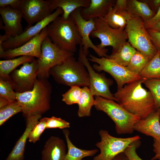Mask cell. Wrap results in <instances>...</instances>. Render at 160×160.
I'll use <instances>...</instances> for the list:
<instances>
[{"mask_svg":"<svg viewBox=\"0 0 160 160\" xmlns=\"http://www.w3.org/2000/svg\"><path fill=\"white\" fill-rule=\"evenodd\" d=\"M145 79L126 84L113 94L116 102L140 119L145 118L157 109L151 93L143 87Z\"/></svg>","mask_w":160,"mask_h":160,"instance_id":"1","label":"cell"},{"mask_svg":"<svg viewBox=\"0 0 160 160\" xmlns=\"http://www.w3.org/2000/svg\"><path fill=\"white\" fill-rule=\"evenodd\" d=\"M95 25V30L92 32L90 36L97 38L100 43L97 45L100 49H103L107 46L112 47V52L119 48L127 41L128 39L125 30L121 31L113 28L107 23L104 17L94 19Z\"/></svg>","mask_w":160,"mask_h":160,"instance_id":"10","label":"cell"},{"mask_svg":"<svg viewBox=\"0 0 160 160\" xmlns=\"http://www.w3.org/2000/svg\"><path fill=\"white\" fill-rule=\"evenodd\" d=\"M160 32V21L155 23L150 28Z\"/></svg>","mask_w":160,"mask_h":160,"instance_id":"45","label":"cell"},{"mask_svg":"<svg viewBox=\"0 0 160 160\" xmlns=\"http://www.w3.org/2000/svg\"><path fill=\"white\" fill-rule=\"evenodd\" d=\"M143 84L148 89L156 108H160V79H145Z\"/></svg>","mask_w":160,"mask_h":160,"instance_id":"32","label":"cell"},{"mask_svg":"<svg viewBox=\"0 0 160 160\" xmlns=\"http://www.w3.org/2000/svg\"><path fill=\"white\" fill-rule=\"evenodd\" d=\"M81 8H78L71 14L70 16L76 24L81 38V44L83 52L87 56L89 54V49H92L100 57H108L107 54L108 50L105 48L103 49L99 48L94 44L91 40L89 36L92 32L95 29V23L94 19L86 20L82 17L81 14Z\"/></svg>","mask_w":160,"mask_h":160,"instance_id":"13","label":"cell"},{"mask_svg":"<svg viewBox=\"0 0 160 160\" xmlns=\"http://www.w3.org/2000/svg\"><path fill=\"white\" fill-rule=\"evenodd\" d=\"M0 14L4 24L0 25V29L5 31L4 35L7 39L23 32L21 24L23 16L19 9L9 6L0 8Z\"/></svg>","mask_w":160,"mask_h":160,"instance_id":"17","label":"cell"},{"mask_svg":"<svg viewBox=\"0 0 160 160\" xmlns=\"http://www.w3.org/2000/svg\"><path fill=\"white\" fill-rule=\"evenodd\" d=\"M74 55V53L58 48L47 36L42 44L41 57L36 59L38 70L37 78L47 79L50 76L49 71L52 68Z\"/></svg>","mask_w":160,"mask_h":160,"instance_id":"7","label":"cell"},{"mask_svg":"<svg viewBox=\"0 0 160 160\" xmlns=\"http://www.w3.org/2000/svg\"><path fill=\"white\" fill-rule=\"evenodd\" d=\"M150 60L146 55L136 50L126 67L129 71L139 74Z\"/></svg>","mask_w":160,"mask_h":160,"instance_id":"29","label":"cell"},{"mask_svg":"<svg viewBox=\"0 0 160 160\" xmlns=\"http://www.w3.org/2000/svg\"><path fill=\"white\" fill-rule=\"evenodd\" d=\"M160 21V7L154 16L150 19L144 21L146 29L150 28L153 25Z\"/></svg>","mask_w":160,"mask_h":160,"instance_id":"40","label":"cell"},{"mask_svg":"<svg viewBox=\"0 0 160 160\" xmlns=\"http://www.w3.org/2000/svg\"><path fill=\"white\" fill-rule=\"evenodd\" d=\"M112 160H129L124 153H121L116 156Z\"/></svg>","mask_w":160,"mask_h":160,"instance_id":"43","label":"cell"},{"mask_svg":"<svg viewBox=\"0 0 160 160\" xmlns=\"http://www.w3.org/2000/svg\"><path fill=\"white\" fill-rule=\"evenodd\" d=\"M116 0H90L89 6L81 8V14L84 20L104 17L110 9L114 5Z\"/></svg>","mask_w":160,"mask_h":160,"instance_id":"21","label":"cell"},{"mask_svg":"<svg viewBox=\"0 0 160 160\" xmlns=\"http://www.w3.org/2000/svg\"><path fill=\"white\" fill-rule=\"evenodd\" d=\"M38 74L36 60L26 62L19 69L12 71L9 80L16 92L22 93L31 90L37 80Z\"/></svg>","mask_w":160,"mask_h":160,"instance_id":"12","label":"cell"},{"mask_svg":"<svg viewBox=\"0 0 160 160\" xmlns=\"http://www.w3.org/2000/svg\"><path fill=\"white\" fill-rule=\"evenodd\" d=\"M52 92V87L47 79L38 78L31 90L16 92V100L22 107L23 116L42 115L48 111Z\"/></svg>","mask_w":160,"mask_h":160,"instance_id":"2","label":"cell"},{"mask_svg":"<svg viewBox=\"0 0 160 160\" xmlns=\"http://www.w3.org/2000/svg\"><path fill=\"white\" fill-rule=\"evenodd\" d=\"M49 74L59 84L70 87L89 86V76L86 68L73 56L52 68Z\"/></svg>","mask_w":160,"mask_h":160,"instance_id":"4","label":"cell"},{"mask_svg":"<svg viewBox=\"0 0 160 160\" xmlns=\"http://www.w3.org/2000/svg\"><path fill=\"white\" fill-rule=\"evenodd\" d=\"M22 2V0H0V7L9 6L19 9Z\"/></svg>","mask_w":160,"mask_h":160,"instance_id":"39","label":"cell"},{"mask_svg":"<svg viewBox=\"0 0 160 160\" xmlns=\"http://www.w3.org/2000/svg\"><path fill=\"white\" fill-rule=\"evenodd\" d=\"M63 13L61 9L57 8L51 14L34 25H30L19 35L8 39L2 43L0 44V47H2L4 50H6L22 45L35 37Z\"/></svg>","mask_w":160,"mask_h":160,"instance_id":"14","label":"cell"},{"mask_svg":"<svg viewBox=\"0 0 160 160\" xmlns=\"http://www.w3.org/2000/svg\"><path fill=\"white\" fill-rule=\"evenodd\" d=\"M46 121L47 117L39 120L29 134L28 140L29 142L35 143L40 140L41 135L46 129Z\"/></svg>","mask_w":160,"mask_h":160,"instance_id":"35","label":"cell"},{"mask_svg":"<svg viewBox=\"0 0 160 160\" xmlns=\"http://www.w3.org/2000/svg\"><path fill=\"white\" fill-rule=\"evenodd\" d=\"M89 60L95 63L93 69L97 72L102 71L110 74L116 81L117 90L122 88L125 85L142 78L138 74L129 71L126 67L121 65L105 57H97L92 55H89Z\"/></svg>","mask_w":160,"mask_h":160,"instance_id":"9","label":"cell"},{"mask_svg":"<svg viewBox=\"0 0 160 160\" xmlns=\"http://www.w3.org/2000/svg\"><path fill=\"white\" fill-rule=\"evenodd\" d=\"M146 30L153 44L158 50L160 51V32L152 28Z\"/></svg>","mask_w":160,"mask_h":160,"instance_id":"38","label":"cell"},{"mask_svg":"<svg viewBox=\"0 0 160 160\" xmlns=\"http://www.w3.org/2000/svg\"><path fill=\"white\" fill-rule=\"evenodd\" d=\"M139 75L146 79H160V50L158 51Z\"/></svg>","mask_w":160,"mask_h":160,"instance_id":"28","label":"cell"},{"mask_svg":"<svg viewBox=\"0 0 160 160\" xmlns=\"http://www.w3.org/2000/svg\"><path fill=\"white\" fill-rule=\"evenodd\" d=\"M78 60L84 65L88 71L89 76L88 87L92 95L116 101L113 94L110 90L113 84V80L107 78L104 73L96 72L84 55L81 44L80 45Z\"/></svg>","mask_w":160,"mask_h":160,"instance_id":"11","label":"cell"},{"mask_svg":"<svg viewBox=\"0 0 160 160\" xmlns=\"http://www.w3.org/2000/svg\"><path fill=\"white\" fill-rule=\"evenodd\" d=\"M127 6L130 12L134 16L141 18L144 21L150 19L155 14L146 3L142 1L128 0Z\"/></svg>","mask_w":160,"mask_h":160,"instance_id":"26","label":"cell"},{"mask_svg":"<svg viewBox=\"0 0 160 160\" xmlns=\"http://www.w3.org/2000/svg\"><path fill=\"white\" fill-rule=\"evenodd\" d=\"M70 127V123L61 118L53 116L47 117L46 129L58 128L65 129Z\"/></svg>","mask_w":160,"mask_h":160,"instance_id":"37","label":"cell"},{"mask_svg":"<svg viewBox=\"0 0 160 160\" xmlns=\"http://www.w3.org/2000/svg\"><path fill=\"white\" fill-rule=\"evenodd\" d=\"M47 36L46 27L35 37L17 47L4 50L0 58L10 59L18 56H28L40 58L42 42Z\"/></svg>","mask_w":160,"mask_h":160,"instance_id":"16","label":"cell"},{"mask_svg":"<svg viewBox=\"0 0 160 160\" xmlns=\"http://www.w3.org/2000/svg\"><path fill=\"white\" fill-rule=\"evenodd\" d=\"M51 0H22L19 9L23 17L31 25L41 21L53 12L50 8Z\"/></svg>","mask_w":160,"mask_h":160,"instance_id":"15","label":"cell"},{"mask_svg":"<svg viewBox=\"0 0 160 160\" xmlns=\"http://www.w3.org/2000/svg\"><path fill=\"white\" fill-rule=\"evenodd\" d=\"M115 11L124 17L128 21L135 17L130 12L127 0H117L113 7Z\"/></svg>","mask_w":160,"mask_h":160,"instance_id":"36","label":"cell"},{"mask_svg":"<svg viewBox=\"0 0 160 160\" xmlns=\"http://www.w3.org/2000/svg\"><path fill=\"white\" fill-rule=\"evenodd\" d=\"M95 108L105 113L112 120L118 134L133 133L134 126L140 119V117L130 113L113 100L99 96H95Z\"/></svg>","mask_w":160,"mask_h":160,"instance_id":"5","label":"cell"},{"mask_svg":"<svg viewBox=\"0 0 160 160\" xmlns=\"http://www.w3.org/2000/svg\"><path fill=\"white\" fill-rule=\"evenodd\" d=\"M66 153L64 140L58 137L51 136L41 151V160H64Z\"/></svg>","mask_w":160,"mask_h":160,"instance_id":"20","label":"cell"},{"mask_svg":"<svg viewBox=\"0 0 160 160\" xmlns=\"http://www.w3.org/2000/svg\"><path fill=\"white\" fill-rule=\"evenodd\" d=\"M125 30L130 44L151 60L158 50L153 44L142 19L135 17L128 20Z\"/></svg>","mask_w":160,"mask_h":160,"instance_id":"6","label":"cell"},{"mask_svg":"<svg viewBox=\"0 0 160 160\" xmlns=\"http://www.w3.org/2000/svg\"><path fill=\"white\" fill-rule=\"evenodd\" d=\"M0 97L6 99L10 102L16 100V92L9 80L0 78Z\"/></svg>","mask_w":160,"mask_h":160,"instance_id":"33","label":"cell"},{"mask_svg":"<svg viewBox=\"0 0 160 160\" xmlns=\"http://www.w3.org/2000/svg\"><path fill=\"white\" fill-rule=\"evenodd\" d=\"M10 103L11 102L6 99L0 97V108L7 105Z\"/></svg>","mask_w":160,"mask_h":160,"instance_id":"44","label":"cell"},{"mask_svg":"<svg viewBox=\"0 0 160 160\" xmlns=\"http://www.w3.org/2000/svg\"></svg>","mask_w":160,"mask_h":160,"instance_id":"46","label":"cell"},{"mask_svg":"<svg viewBox=\"0 0 160 160\" xmlns=\"http://www.w3.org/2000/svg\"><path fill=\"white\" fill-rule=\"evenodd\" d=\"M22 112V107L16 100L0 108V126L14 115Z\"/></svg>","mask_w":160,"mask_h":160,"instance_id":"31","label":"cell"},{"mask_svg":"<svg viewBox=\"0 0 160 160\" xmlns=\"http://www.w3.org/2000/svg\"><path fill=\"white\" fill-rule=\"evenodd\" d=\"M63 132L66 140L68 151L64 160H84L83 158L92 156L98 151L97 149L84 150L77 148L71 142L69 137L70 132L67 129H64Z\"/></svg>","mask_w":160,"mask_h":160,"instance_id":"23","label":"cell"},{"mask_svg":"<svg viewBox=\"0 0 160 160\" xmlns=\"http://www.w3.org/2000/svg\"><path fill=\"white\" fill-rule=\"evenodd\" d=\"M41 117L42 115L39 114L30 115L25 118V129L5 160H24L25 145L29 134Z\"/></svg>","mask_w":160,"mask_h":160,"instance_id":"18","label":"cell"},{"mask_svg":"<svg viewBox=\"0 0 160 160\" xmlns=\"http://www.w3.org/2000/svg\"><path fill=\"white\" fill-rule=\"evenodd\" d=\"M136 50L128 41H126L117 50L108 55L109 58L116 63L126 67Z\"/></svg>","mask_w":160,"mask_h":160,"instance_id":"25","label":"cell"},{"mask_svg":"<svg viewBox=\"0 0 160 160\" xmlns=\"http://www.w3.org/2000/svg\"><path fill=\"white\" fill-rule=\"evenodd\" d=\"M34 57L22 56L17 58L0 61V78L9 80L10 73L18 66L26 62H31Z\"/></svg>","mask_w":160,"mask_h":160,"instance_id":"24","label":"cell"},{"mask_svg":"<svg viewBox=\"0 0 160 160\" xmlns=\"http://www.w3.org/2000/svg\"><path fill=\"white\" fill-rule=\"evenodd\" d=\"M142 1L146 3L155 12L160 7V0H144Z\"/></svg>","mask_w":160,"mask_h":160,"instance_id":"42","label":"cell"},{"mask_svg":"<svg viewBox=\"0 0 160 160\" xmlns=\"http://www.w3.org/2000/svg\"><path fill=\"white\" fill-rule=\"evenodd\" d=\"M153 151L155 154L151 160H160V141L153 139Z\"/></svg>","mask_w":160,"mask_h":160,"instance_id":"41","label":"cell"},{"mask_svg":"<svg viewBox=\"0 0 160 160\" xmlns=\"http://www.w3.org/2000/svg\"><path fill=\"white\" fill-rule=\"evenodd\" d=\"M95 100L94 96L87 87L82 88L81 97L78 103L79 106L77 115L79 117L90 116L91 109L94 105Z\"/></svg>","mask_w":160,"mask_h":160,"instance_id":"27","label":"cell"},{"mask_svg":"<svg viewBox=\"0 0 160 160\" xmlns=\"http://www.w3.org/2000/svg\"><path fill=\"white\" fill-rule=\"evenodd\" d=\"M104 18L111 28L120 30H125L127 20L122 15L116 12L113 7L110 9Z\"/></svg>","mask_w":160,"mask_h":160,"instance_id":"30","label":"cell"},{"mask_svg":"<svg viewBox=\"0 0 160 160\" xmlns=\"http://www.w3.org/2000/svg\"><path fill=\"white\" fill-rule=\"evenodd\" d=\"M160 108L134 125V130L160 141Z\"/></svg>","mask_w":160,"mask_h":160,"instance_id":"19","label":"cell"},{"mask_svg":"<svg viewBox=\"0 0 160 160\" xmlns=\"http://www.w3.org/2000/svg\"><path fill=\"white\" fill-rule=\"evenodd\" d=\"M101 140L96 144L100 151L93 160H112L119 154L124 152L131 144L140 140L139 135L127 138L117 137L110 135L106 130L99 131Z\"/></svg>","mask_w":160,"mask_h":160,"instance_id":"8","label":"cell"},{"mask_svg":"<svg viewBox=\"0 0 160 160\" xmlns=\"http://www.w3.org/2000/svg\"><path fill=\"white\" fill-rule=\"evenodd\" d=\"M82 88L78 86H73L62 95V100L69 105L78 104L81 97Z\"/></svg>","mask_w":160,"mask_h":160,"instance_id":"34","label":"cell"},{"mask_svg":"<svg viewBox=\"0 0 160 160\" xmlns=\"http://www.w3.org/2000/svg\"><path fill=\"white\" fill-rule=\"evenodd\" d=\"M47 36L60 49L74 53L78 45L81 44V38L71 16L64 20L59 16L46 27Z\"/></svg>","mask_w":160,"mask_h":160,"instance_id":"3","label":"cell"},{"mask_svg":"<svg viewBox=\"0 0 160 160\" xmlns=\"http://www.w3.org/2000/svg\"><path fill=\"white\" fill-rule=\"evenodd\" d=\"M90 2V0H51L50 8L53 12L58 8L61 9L63 11L61 17L66 20L76 9L87 7Z\"/></svg>","mask_w":160,"mask_h":160,"instance_id":"22","label":"cell"}]
</instances>
